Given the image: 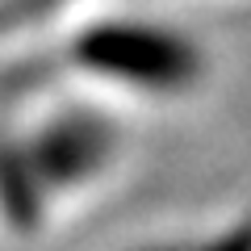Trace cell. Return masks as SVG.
<instances>
[{
	"instance_id": "6da1fadb",
	"label": "cell",
	"mask_w": 251,
	"mask_h": 251,
	"mask_svg": "<svg viewBox=\"0 0 251 251\" xmlns=\"http://www.w3.org/2000/svg\"><path fill=\"white\" fill-rule=\"evenodd\" d=\"M75 59L88 63V72L130 88H184L197 75V54L176 29L117 21L97 34L80 38Z\"/></svg>"
}]
</instances>
